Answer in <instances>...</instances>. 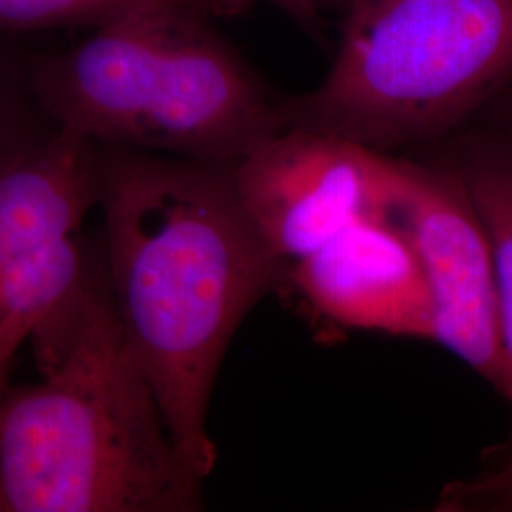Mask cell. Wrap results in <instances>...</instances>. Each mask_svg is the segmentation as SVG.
<instances>
[{
  "label": "cell",
  "instance_id": "cell-14",
  "mask_svg": "<svg viewBox=\"0 0 512 512\" xmlns=\"http://www.w3.org/2000/svg\"><path fill=\"white\" fill-rule=\"evenodd\" d=\"M38 321L40 317L37 315L23 313H12L0 321V397L6 391V378L16 357V351L25 340H29Z\"/></svg>",
  "mask_w": 512,
  "mask_h": 512
},
{
  "label": "cell",
  "instance_id": "cell-5",
  "mask_svg": "<svg viewBox=\"0 0 512 512\" xmlns=\"http://www.w3.org/2000/svg\"><path fill=\"white\" fill-rule=\"evenodd\" d=\"M385 217L420 260L431 304L433 342L499 389L501 327L494 256L465 184L435 158L395 156Z\"/></svg>",
  "mask_w": 512,
  "mask_h": 512
},
{
  "label": "cell",
  "instance_id": "cell-15",
  "mask_svg": "<svg viewBox=\"0 0 512 512\" xmlns=\"http://www.w3.org/2000/svg\"><path fill=\"white\" fill-rule=\"evenodd\" d=\"M471 124H482L492 128L509 129L512 131V86L482 110Z\"/></svg>",
  "mask_w": 512,
  "mask_h": 512
},
{
  "label": "cell",
  "instance_id": "cell-6",
  "mask_svg": "<svg viewBox=\"0 0 512 512\" xmlns=\"http://www.w3.org/2000/svg\"><path fill=\"white\" fill-rule=\"evenodd\" d=\"M232 177L243 213L291 268L351 224L384 217L395 154L285 128L234 164Z\"/></svg>",
  "mask_w": 512,
  "mask_h": 512
},
{
  "label": "cell",
  "instance_id": "cell-8",
  "mask_svg": "<svg viewBox=\"0 0 512 512\" xmlns=\"http://www.w3.org/2000/svg\"><path fill=\"white\" fill-rule=\"evenodd\" d=\"M99 145L55 129L0 173V275L76 236L97 205Z\"/></svg>",
  "mask_w": 512,
  "mask_h": 512
},
{
  "label": "cell",
  "instance_id": "cell-4",
  "mask_svg": "<svg viewBox=\"0 0 512 512\" xmlns=\"http://www.w3.org/2000/svg\"><path fill=\"white\" fill-rule=\"evenodd\" d=\"M319 86L281 95L283 128L393 154L467 128L512 86V0H351Z\"/></svg>",
  "mask_w": 512,
  "mask_h": 512
},
{
  "label": "cell",
  "instance_id": "cell-17",
  "mask_svg": "<svg viewBox=\"0 0 512 512\" xmlns=\"http://www.w3.org/2000/svg\"><path fill=\"white\" fill-rule=\"evenodd\" d=\"M317 4H319V8H321V4H330V6H336V4H346V6H348L349 0H317Z\"/></svg>",
  "mask_w": 512,
  "mask_h": 512
},
{
  "label": "cell",
  "instance_id": "cell-10",
  "mask_svg": "<svg viewBox=\"0 0 512 512\" xmlns=\"http://www.w3.org/2000/svg\"><path fill=\"white\" fill-rule=\"evenodd\" d=\"M12 38L0 35V173L57 129L33 86L38 54L23 52Z\"/></svg>",
  "mask_w": 512,
  "mask_h": 512
},
{
  "label": "cell",
  "instance_id": "cell-9",
  "mask_svg": "<svg viewBox=\"0 0 512 512\" xmlns=\"http://www.w3.org/2000/svg\"><path fill=\"white\" fill-rule=\"evenodd\" d=\"M421 150L458 173L490 239L501 327V382L497 393L509 404L512 421V131L469 124ZM509 454L512 423L509 437L490 446L482 458L486 461Z\"/></svg>",
  "mask_w": 512,
  "mask_h": 512
},
{
  "label": "cell",
  "instance_id": "cell-16",
  "mask_svg": "<svg viewBox=\"0 0 512 512\" xmlns=\"http://www.w3.org/2000/svg\"><path fill=\"white\" fill-rule=\"evenodd\" d=\"M4 511H10V507H8L6 495H4V490H2V484H0V512Z\"/></svg>",
  "mask_w": 512,
  "mask_h": 512
},
{
  "label": "cell",
  "instance_id": "cell-1",
  "mask_svg": "<svg viewBox=\"0 0 512 512\" xmlns=\"http://www.w3.org/2000/svg\"><path fill=\"white\" fill-rule=\"evenodd\" d=\"M232 167L99 147L112 306L202 478L217 461L207 418L222 359L256 304L289 283L239 205Z\"/></svg>",
  "mask_w": 512,
  "mask_h": 512
},
{
  "label": "cell",
  "instance_id": "cell-3",
  "mask_svg": "<svg viewBox=\"0 0 512 512\" xmlns=\"http://www.w3.org/2000/svg\"><path fill=\"white\" fill-rule=\"evenodd\" d=\"M33 86L57 129L99 147L238 164L283 128L279 97L196 2H165L69 50L38 54Z\"/></svg>",
  "mask_w": 512,
  "mask_h": 512
},
{
  "label": "cell",
  "instance_id": "cell-7",
  "mask_svg": "<svg viewBox=\"0 0 512 512\" xmlns=\"http://www.w3.org/2000/svg\"><path fill=\"white\" fill-rule=\"evenodd\" d=\"M289 283L334 325L433 342V304L420 260L385 215L351 224L291 264Z\"/></svg>",
  "mask_w": 512,
  "mask_h": 512
},
{
  "label": "cell",
  "instance_id": "cell-12",
  "mask_svg": "<svg viewBox=\"0 0 512 512\" xmlns=\"http://www.w3.org/2000/svg\"><path fill=\"white\" fill-rule=\"evenodd\" d=\"M435 511L512 512V454L486 459L475 475L446 484Z\"/></svg>",
  "mask_w": 512,
  "mask_h": 512
},
{
  "label": "cell",
  "instance_id": "cell-2",
  "mask_svg": "<svg viewBox=\"0 0 512 512\" xmlns=\"http://www.w3.org/2000/svg\"><path fill=\"white\" fill-rule=\"evenodd\" d=\"M42 384L0 397L10 512H192L202 482L171 437L112 306L103 260L31 332Z\"/></svg>",
  "mask_w": 512,
  "mask_h": 512
},
{
  "label": "cell",
  "instance_id": "cell-13",
  "mask_svg": "<svg viewBox=\"0 0 512 512\" xmlns=\"http://www.w3.org/2000/svg\"><path fill=\"white\" fill-rule=\"evenodd\" d=\"M211 16H236L251 0H200ZM272 4L279 12L306 31L313 38H321V12L317 0H262Z\"/></svg>",
  "mask_w": 512,
  "mask_h": 512
},
{
  "label": "cell",
  "instance_id": "cell-11",
  "mask_svg": "<svg viewBox=\"0 0 512 512\" xmlns=\"http://www.w3.org/2000/svg\"><path fill=\"white\" fill-rule=\"evenodd\" d=\"M181 0H0V35L21 37L61 27L97 29L137 10ZM200 4V0H190Z\"/></svg>",
  "mask_w": 512,
  "mask_h": 512
}]
</instances>
